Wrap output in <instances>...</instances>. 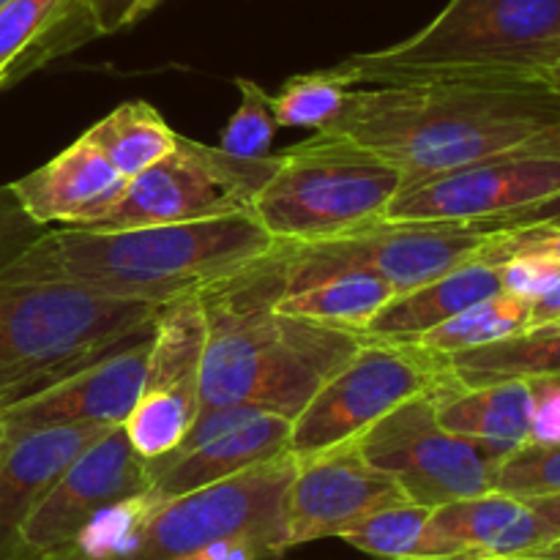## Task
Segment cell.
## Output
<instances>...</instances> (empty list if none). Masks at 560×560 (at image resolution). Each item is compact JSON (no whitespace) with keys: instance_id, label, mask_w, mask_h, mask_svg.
I'll return each instance as SVG.
<instances>
[{"instance_id":"obj_1","label":"cell","mask_w":560,"mask_h":560,"mask_svg":"<svg viewBox=\"0 0 560 560\" xmlns=\"http://www.w3.org/2000/svg\"><path fill=\"white\" fill-rule=\"evenodd\" d=\"M323 135L388 159L405 186L523 148L560 145V88L547 74H413L350 88Z\"/></svg>"},{"instance_id":"obj_2","label":"cell","mask_w":560,"mask_h":560,"mask_svg":"<svg viewBox=\"0 0 560 560\" xmlns=\"http://www.w3.org/2000/svg\"><path fill=\"white\" fill-rule=\"evenodd\" d=\"M288 293L284 244L200 290L208 339L200 410L249 405L293 421L317 388L361 348V334L273 310Z\"/></svg>"},{"instance_id":"obj_3","label":"cell","mask_w":560,"mask_h":560,"mask_svg":"<svg viewBox=\"0 0 560 560\" xmlns=\"http://www.w3.org/2000/svg\"><path fill=\"white\" fill-rule=\"evenodd\" d=\"M299 459L290 452L175 498L151 490L98 514L49 560H279L284 501Z\"/></svg>"},{"instance_id":"obj_4","label":"cell","mask_w":560,"mask_h":560,"mask_svg":"<svg viewBox=\"0 0 560 560\" xmlns=\"http://www.w3.org/2000/svg\"><path fill=\"white\" fill-rule=\"evenodd\" d=\"M277 244L255 213H233L124 230H47L27 238L22 255L98 293L167 304L244 271Z\"/></svg>"},{"instance_id":"obj_5","label":"cell","mask_w":560,"mask_h":560,"mask_svg":"<svg viewBox=\"0 0 560 560\" xmlns=\"http://www.w3.org/2000/svg\"><path fill=\"white\" fill-rule=\"evenodd\" d=\"M159 306L42 271L0 241V410L148 337Z\"/></svg>"},{"instance_id":"obj_6","label":"cell","mask_w":560,"mask_h":560,"mask_svg":"<svg viewBox=\"0 0 560 560\" xmlns=\"http://www.w3.org/2000/svg\"><path fill=\"white\" fill-rule=\"evenodd\" d=\"M560 63V0H448L421 31L334 69L355 82L413 74H552Z\"/></svg>"},{"instance_id":"obj_7","label":"cell","mask_w":560,"mask_h":560,"mask_svg":"<svg viewBox=\"0 0 560 560\" xmlns=\"http://www.w3.org/2000/svg\"><path fill=\"white\" fill-rule=\"evenodd\" d=\"M405 175L348 137L315 131L279 156L255 219L279 244H320L383 222Z\"/></svg>"},{"instance_id":"obj_8","label":"cell","mask_w":560,"mask_h":560,"mask_svg":"<svg viewBox=\"0 0 560 560\" xmlns=\"http://www.w3.org/2000/svg\"><path fill=\"white\" fill-rule=\"evenodd\" d=\"M454 377L446 355L416 342L364 337L361 348L290 421L288 452L304 459L323 448L355 441L402 402Z\"/></svg>"},{"instance_id":"obj_9","label":"cell","mask_w":560,"mask_h":560,"mask_svg":"<svg viewBox=\"0 0 560 560\" xmlns=\"http://www.w3.org/2000/svg\"><path fill=\"white\" fill-rule=\"evenodd\" d=\"M279 167V156L238 159L222 148L180 137L156 164L129 180L118 206L88 230L148 228L252 213Z\"/></svg>"},{"instance_id":"obj_10","label":"cell","mask_w":560,"mask_h":560,"mask_svg":"<svg viewBox=\"0 0 560 560\" xmlns=\"http://www.w3.org/2000/svg\"><path fill=\"white\" fill-rule=\"evenodd\" d=\"M495 230V219L377 222L353 235L320 241V244H284L288 290L326 273L361 268L386 279L394 293H405L476 260Z\"/></svg>"},{"instance_id":"obj_11","label":"cell","mask_w":560,"mask_h":560,"mask_svg":"<svg viewBox=\"0 0 560 560\" xmlns=\"http://www.w3.org/2000/svg\"><path fill=\"white\" fill-rule=\"evenodd\" d=\"M438 388L402 402L359 438L364 457L386 470L408 501L430 509L492 492L501 463L485 443L438 424Z\"/></svg>"},{"instance_id":"obj_12","label":"cell","mask_w":560,"mask_h":560,"mask_svg":"<svg viewBox=\"0 0 560 560\" xmlns=\"http://www.w3.org/2000/svg\"><path fill=\"white\" fill-rule=\"evenodd\" d=\"M206 339L208 320L200 293L180 295L159 306L145 383L135 410L124 421L126 438L148 463L173 454L200 413V364Z\"/></svg>"},{"instance_id":"obj_13","label":"cell","mask_w":560,"mask_h":560,"mask_svg":"<svg viewBox=\"0 0 560 560\" xmlns=\"http://www.w3.org/2000/svg\"><path fill=\"white\" fill-rule=\"evenodd\" d=\"M560 195V145L523 148L402 186L383 222H485Z\"/></svg>"},{"instance_id":"obj_14","label":"cell","mask_w":560,"mask_h":560,"mask_svg":"<svg viewBox=\"0 0 560 560\" xmlns=\"http://www.w3.org/2000/svg\"><path fill=\"white\" fill-rule=\"evenodd\" d=\"M148 490V459L135 452L124 427H115L85 448L47 492V498L33 509L16 539L14 560H49L60 556L98 514Z\"/></svg>"},{"instance_id":"obj_15","label":"cell","mask_w":560,"mask_h":560,"mask_svg":"<svg viewBox=\"0 0 560 560\" xmlns=\"http://www.w3.org/2000/svg\"><path fill=\"white\" fill-rule=\"evenodd\" d=\"M408 501L386 470L364 457L359 438L299 459L284 501L288 547L342 536L350 525L392 503Z\"/></svg>"},{"instance_id":"obj_16","label":"cell","mask_w":560,"mask_h":560,"mask_svg":"<svg viewBox=\"0 0 560 560\" xmlns=\"http://www.w3.org/2000/svg\"><path fill=\"white\" fill-rule=\"evenodd\" d=\"M151 337L153 331L5 405L0 410L5 435L69 424L124 427L145 383Z\"/></svg>"},{"instance_id":"obj_17","label":"cell","mask_w":560,"mask_h":560,"mask_svg":"<svg viewBox=\"0 0 560 560\" xmlns=\"http://www.w3.org/2000/svg\"><path fill=\"white\" fill-rule=\"evenodd\" d=\"M126 186L129 178L115 170L85 131L47 164L14 180L9 191L20 211L38 228H91L118 206Z\"/></svg>"},{"instance_id":"obj_18","label":"cell","mask_w":560,"mask_h":560,"mask_svg":"<svg viewBox=\"0 0 560 560\" xmlns=\"http://www.w3.org/2000/svg\"><path fill=\"white\" fill-rule=\"evenodd\" d=\"M552 539V530L528 503L492 490L432 509L427 560L534 556Z\"/></svg>"},{"instance_id":"obj_19","label":"cell","mask_w":560,"mask_h":560,"mask_svg":"<svg viewBox=\"0 0 560 560\" xmlns=\"http://www.w3.org/2000/svg\"><path fill=\"white\" fill-rule=\"evenodd\" d=\"M115 427L69 424L5 435L0 454V560H14L16 539L33 509L69 465Z\"/></svg>"},{"instance_id":"obj_20","label":"cell","mask_w":560,"mask_h":560,"mask_svg":"<svg viewBox=\"0 0 560 560\" xmlns=\"http://www.w3.org/2000/svg\"><path fill=\"white\" fill-rule=\"evenodd\" d=\"M290 419L268 410H252L191 452L148 463L151 492L159 498H175L200 487L217 485L241 470L288 452Z\"/></svg>"},{"instance_id":"obj_21","label":"cell","mask_w":560,"mask_h":560,"mask_svg":"<svg viewBox=\"0 0 560 560\" xmlns=\"http://www.w3.org/2000/svg\"><path fill=\"white\" fill-rule=\"evenodd\" d=\"M498 293H503L501 266L476 257V260L454 268L446 277L397 293L361 334L375 339L416 342L421 334L432 331L459 312Z\"/></svg>"},{"instance_id":"obj_22","label":"cell","mask_w":560,"mask_h":560,"mask_svg":"<svg viewBox=\"0 0 560 560\" xmlns=\"http://www.w3.org/2000/svg\"><path fill=\"white\" fill-rule=\"evenodd\" d=\"M435 416L443 430L485 443L503 459L530 441L534 394L528 381H501L487 386L452 381L438 388Z\"/></svg>"},{"instance_id":"obj_23","label":"cell","mask_w":560,"mask_h":560,"mask_svg":"<svg viewBox=\"0 0 560 560\" xmlns=\"http://www.w3.org/2000/svg\"><path fill=\"white\" fill-rule=\"evenodd\" d=\"M394 288L372 271H337L288 290L273 310L290 317L361 334L394 299Z\"/></svg>"},{"instance_id":"obj_24","label":"cell","mask_w":560,"mask_h":560,"mask_svg":"<svg viewBox=\"0 0 560 560\" xmlns=\"http://www.w3.org/2000/svg\"><path fill=\"white\" fill-rule=\"evenodd\" d=\"M446 361L465 386L560 377V334L528 328L485 348L446 355Z\"/></svg>"},{"instance_id":"obj_25","label":"cell","mask_w":560,"mask_h":560,"mask_svg":"<svg viewBox=\"0 0 560 560\" xmlns=\"http://www.w3.org/2000/svg\"><path fill=\"white\" fill-rule=\"evenodd\" d=\"M88 137L104 151L118 173L135 178L175 148V135L153 104L124 102L88 129Z\"/></svg>"},{"instance_id":"obj_26","label":"cell","mask_w":560,"mask_h":560,"mask_svg":"<svg viewBox=\"0 0 560 560\" xmlns=\"http://www.w3.org/2000/svg\"><path fill=\"white\" fill-rule=\"evenodd\" d=\"M530 320V301L514 293H498L492 299L479 301L470 310L459 312L452 320L441 323L432 331L421 334L416 345L432 350L438 355H454L463 350L485 348L498 339L514 337L525 331Z\"/></svg>"},{"instance_id":"obj_27","label":"cell","mask_w":560,"mask_h":560,"mask_svg":"<svg viewBox=\"0 0 560 560\" xmlns=\"http://www.w3.org/2000/svg\"><path fill=\"white\" fill-rule=\"evenodd\" d=\"M430 506L413 501H399L366 514L350 525L339 539L355 550L383 560H427V523Z\"/></svg>"},{"instance_id":"obj_28","label":"cell","mask_w":560,"mask_h":560,"mask_svg":"<svg viewBox=\"0 0 560 560\" xmlns=\"http://www.w3.org/2000/svg\"><path fill=\"white\" fill-rule=\"evenodd\" d=\"M350 88L337 69L290 77L282 91L271 96L273 120L284 129L320 131L337 118Z\"/></svg>"},{"instance_id":"obj_29","label":"cell","mask_w":560,"mask_h":560,"mask_svg":"<svg viewBox=\"0 0 560 560\" xmlns=\"http://www.w3.org/2000/svg\"><path fill=\"white\" fill-rule=\"evenodd\" d=\"M82 0H11L0 9V69H11L69 16L82 14Z\"/></svg>"},{"instance_id":"obj_30","label":"cell","mask_w":560,"mask_h":560,"mask_svg":"<svg viewBox=\"0 0 560 560\" xmlns=\"http://www.w3.org/2000/svg\"><path fill=\"white\" fill-rule=\"evenodd\" d=\"M495 490L520 501L560 495V443H525L498 463Z\"/></svg>"},{"instance_id":"obj_31","label":"cell","mask_w":560,"mask_h":560,"mask_svg":"<svg viewBox=\"0 0 560 560\" xmlns=\"http://www.w3.org/2000/svg\"><path fill=\"white\" fill-rule=\"evenodd\" d=\"M235 85H238L241 104L222 129L219 148L238 159L271 156L268 151H271L273 131H277L271 93L252 80H235Z\"/></svg>"},{"instance_id":"obj_32","label":"cell","mask_w":560,"mask_h":560,"mask_svg":"<svg viewBox=\"0 0 560 560\" xmlns=\"http://www.w3.org/2000/svg\"><path fill=\"white\" fill-rule=\"evenodd\" d=\"M498 266H501L503 290L528 299L530 304L560 282V260L550 255H514Z\"/></svg>"},{"instance_id":"obj_33","label":"cell","mask_w":560,"mask_h":560,"mask_svg":"<svg viewBox=\"0 0 560 560\" xmlns=\"http://www.w3.org/2000/svg\"><path fill=\"white\" fill-rule=\"evenodd\" d=\"M528 383L534 394L528 443H560V377H536Z\"/></svg>"},{"instance_id":"obj_34","label":"cell","mask_w":560,"mask_h":560,"mask_svg":"<svg viewBox=\"0 0 560 560\" xmlns=\"http://www.w3.org/2000/svg\"><path fill=\"white\" fill-rule=\"evenodd\" d=\"M137 3L140 0H82L80 9L93 33L109 36V33L131 25V14H135Z\"/></svg>"},{"instance_id":"obj_35","label":"cell","mask_w":560,"mask_h":560,"mask_svg":"<svg viewBox=\"0 0 560 560\" xmlns=\"http://www.w3.org/2000/svg\"><path fill=\"white\" fill-rule=\"evenodd\" d=\"M498 230H514V228H534V224H556L560 228V195L550 197L545 202H536V206L523 208L517 213H509V217L495 219Z\"/></svg>"},{"instance_id":"obj_36","label":"cell","mask_w":560,"mask_h":560,"mask_svg":"<svg viewBox=\"0 0 560 560\" xmlns=\"http://www.w3.org/2000/svg\"><path fill=\"white\" fill-rule=\"evenodd\" d=\"M558 317H560V282L550 290V293L539 295V299L530 304L528 328H539L545 326V323L558 320ZM528 328H525V331H528Z\"/></svg>"},{"instance_id":"obj_37","label":"cell","mask_w":560,"mask_h":560,"mask_svg":"<svg viewBox=\"0 0 560 560\" xmlns=\"http://www.w3.org/2000/svg\"><path fill=\"white\" fill-rule=\"evenodd\" d=\"M528 506L534 509L541 520H545V525L552 530V536L560 539V495L536 498V501H528Z\"/></svg>"},{"instance_id":"obj_38","label":"cell","mask_w":560,"mask_h":560,"mask_svg":"<svg viewBox=\"0 0 560 560\" xmlns=\"http://www.w3.org/2000/svg\"><path fill=\"white\" fill-rule=\"evenodd\" d=\"M164 0H140V3H137V9H135V14H131V25H135L137 20H142V16H148L151 14L153 9H156V5H162Z\"/></svg>"},{"instance_id":"obj_39","label":"cell","mask_w":560,"mask_h":560,"mask_svg":"<svg viewBox=\"0 0 560 560\" xmlns=\"http://www.w3.org/2000/svg\"><path fill=\"white\" fill-rule=\"evenodd\" d=\"M534 556H545V558H556V560H560V539L550 541V545L541 547V550L534 552Z\"/></svg>"},{"instance_id":"obj_40","label":"cell","mask_w":560,"mask_h":560,"mask_svg":"<svg viewBox=\"0 0 560 560\" xmlns=\"http://www.w3.org/2000/svg\"><path fill=\"white\" fill-rule=\"evenodd\" d=\"M481 560H556L545 556H501V558H481Z\"/></svg>"},{"instance_id":"obj_41","label":"cell","mask_w":560,"mask_h":560,"mask_svg":"<svg viewBox=\"0 0 560 560\" xmlns=\"http://www.w3.org/2000/svg\"><path fill=\"white\" fill-rule=\"evenodd\" d=\"M539 331H547V334H560V317L552 323H545V326H539Z\"/></svg>"},{"instance_id":"obj_42","label":"cell","mask_w":560,"mask_h":560,"mask_svg":"<svg viewBox=\"0 0 560 560\" xmlns=\"http://www.w3.org/2000/svg\"><path fill=\"white\" fill-rule=\"evenodd\" d=\"M3 446H5V427L3 421H0V454H3Z\"/></svg>"},{"instance_id":"obj_43","label":"cell","mask_w":560,"mask_h":560,"mask_svg":"<svg viewBox=\"0 0 560 560\" xmlns=\"http://www.w3.org/2000/svg\"><path fill=\"white\" fill-rule=\"evenodd\" d=\"M550 77H552V82H556V85L560 88V63L556 66V69H552V74H550Z\"/></svg>"},{"instance_id":"obj_44","label":"cell","mask_w":560,"mask_h":560,"mask_svg":"<svg viewBox=\"0 0 560 560\" xmlns=\"http://www.w3.org/2000/svg\"><path fill=\"white\" fill-rule=\"evenodd\" d=\"M5 80H9V69H0V88H3Z\"/></svg>"},{"instance_id":"obj_45","label":"cell","mask_w":560,"mask_h":560,"mask_svg":"<svg viewBox=\"0 0 560 560\" xmlns=\"http://www.w3.org/2000/svg\"><path fill=\"white\" fill-rule=\"evenodd\" d=\"M435 560H474V558H465V556H459V558H435Z\"/></svg>"},{"instance_id":"obj_46","label":"cell","mask_w":560,"mask_h":560,"mask_svg":"<svg viewBox=\"0 0 560 560\" xmlns=\"http://www.w3.org/2000/svg\"><path fill=\"white\" fill-rule=\"evenodd\" d=\"M11 3V0H0V9H3V5H9Z\"/></svg>"}]
</instances>
